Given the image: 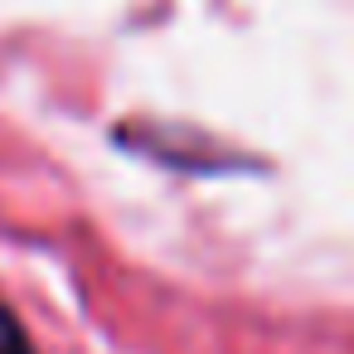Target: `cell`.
<instances>
[{
    "instance_id": "obj_1",
    "label": "cell",
    "mask_w": 354,
    "mask_h": 354,
    "mask_svg": "<svg viewBox=\"0 0 354 354\" xmlns=\"http://www.w3.org/2000/svg\"><path fill=\"white\" fill-rule=\"evenodd\" d=\"M0 354H30V344H25V335L6 306H0Z\"/></svg>"
}]
</instances>
